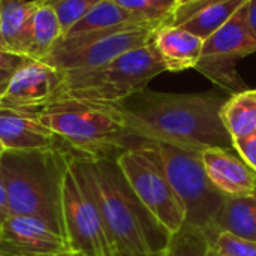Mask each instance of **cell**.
<instances>
[{
  "instance_id": "1",
  "label": "cell",
  "mask_w": 256,
  "mask_h": 256,
  "mask_svg": "<svg viewBox=\"0 0 256 256\" xmlns=\"http://www.w3.org/2000/svg\"><path fill=\"white\" fill-rule=\"evenodd\" d=\"M226 98L216 93H159L144 90L122 102L136 141L202 152L234 148L220 118Z\"/></svg>"
},
{
  "instance_id": "2",
  "label": "cell",
  "mask_w": 256,
  "mask_h": 256,
  "mask_svg": "<svg viewBox=\"0 0 256 256\" xmlns=\"http://www.w3.org/2000/svg\"><path fill=\"white\" fill-rule=\"evenodd\" d=\"M70 165L98 204L111 242L136 256H158L170 237L142 207L116 158H86L70 150Z\"/></svg>"
},
{
  "instance_id": "3",
  "label": "cell",
  "mask_w": 256,
  "mask_h": 256,
  "mask_svg": "<svg viewBox=\"0 0 256 256\" xmlns=\"http://www.w3.org/2000/svg\"><path fill=\"white\" fill-rule=\"evenodd\" d=\"M70 160V148L62 141L45 150H4L0 156L10 214L42 219L63 232L62 192Z\"/></svg>"
},
{
  "instance_id": "4",
  "label": "cell",
  "mask_w": 256,
  "mask_h": 256,
  "mask_svg": "<svg viewBox=\"0 0 256 256\" xmlns=\"http://www.w3.org/2000/svg\"><path fill=\"white\" fill-rule=\"evenodd\" d=\"M39 120L78 156L117 158L136 141L122 104L56 99L34 110Z\"/></svg>"
},
{
  "instance_id": "5",
  "label": "cell",
  "mask_w": 256,
  "mask_h": 256,
  "mask_svg": "<svg viewBox=\"0 0 256 256\" xmlns=\"http://www.w3.org/2000/svg\"><path fill=\"white\" fill-rule=\"evenodd\" d=\"M164 72H166V68L152 40L100 68L64 72V80L56 99L74 98L122 104L134 94L144 92L148 82Z\"/></svg>"
},
{
  "instance_id": "6",
  "label": "cell",
  "mask_w": 256,
  "mask_h": 256,
  "mask_svg": "<svg viewBox=\"0 0 256 256\" xmlns=\"http://www.w3.org/2000/svg\"><path fill=\"white\" fill-rule=\"evenodd\" d=\"M116 162L142 207L168 237L180 231L186 224V210L168 178L156 142L140 141L123 150Z\"/></svg>"
},
{
  "instance_id": "7",
  "label": "cell",
  "mask_w": 256,
  "mask_h": 256,
  "mask_svg": "<svg viewBox=\"0 0 256 256\" xmlns=\"http://www.w3.org/2000/svg\"><path fill=\"white\" fill-rule=\"evenodd\" d=\"M156 28L153 26L123 24L63 36L40 62L63 72L96 69L134 48L150 44Z\"/></svg>"
},
{
  "instance_id": "8",
  "label": "cell",
  "mask_w": 256,
  "mask_h": 256,
  "mask_svg": "<svg viewBox=\"0 0 256 256\" xmlns=\"http://www.w3.org/2000/svg\"><path fill=\"white\" fill-rule=\"evenodd\" d=\"M168 178L186 210V224L204 230L213 240V224L226 196L210 182L200 152L158 144Z\"/></svg>"
},
{
  "instance_id": "9",
  "label": "cell",
  "mask_w": 256,
  "mask_h": 256,
  "mask_svg": "<svg viewBox=\"0 0 256 256\" xmlns=\"http://www.w3.org/2000/svg\"><path fill=\"white\" fill-rule=\"evenodd\" d=\"M62 216L64 240L72 254L105 256L114 249L98 204L70 160L63 178Z\"/></svg>"
},
{
  "instance_id": "10",
  "label": "cell",
  "mask_w": 256,
  "mask_h": 256,
  "mask_svg": "<svg viewBox=\"0 0 256 256\" xmlns=\"http://www.w3.org/2000/svg\"><path fill=\"white\" fill-rule=\"evenodd\" d=\"M256 52V39L248 24L246 4L202 44L195 69L222 90L234 94L248 90L236 63Z\"/></svg>"
},
{
  "instance_id": "11",
  "label": "cell",
  "mask_w": 256,
  "mask_h": 256,
  "mask_svg": "<svg viewBox=\"0 0 256 256\" xmlns=\"http://www.w3.org/2000/svg\"><path fill=\"white\" fill-rule=\"evenodd\" d=\"M64 72L40 60L20 68L0 96V108L39 110L57 98Z\"/></svg>"
},
{
  "instance_id": "12",
  "label": "cell",
  "mask_w": 256,
  "mask_h": 256,
  "mask_svg": "<svg viewBox=\"0 0 256 256\" xmlns=\"http://www.w3.org/2000/svg\"><path fill=\"white\" fill-rule=\"evenodd\" d=\"M70 252L62 234L34 216L10 214L0 228V256H50Z\"/></svg>"
},
{
  "instance_id": "13",
  "label": "cell",
  "mask_w": 256,
  "mask_h": 256,
  "mask_svg": "<svg viewBox=\"0 0 256 256\" xmlns=\"http://www.w3.org/2000/svg\"><path fill=\"white\" fill-rule=\"evenodd\" d=\"M212 184L225 196L256 194V172L234 148L212 147L200 152Z\"/></svg>"
},
{
  "instance_id": "14",
  "label": "cell",
  "mask_w": 256,
  "mask_h": 256,
  "mask_svg": "<svg viewBox=\"0 0 256 256\" xmlns=\"http://www.w3.org/2000/svg\"><path fill=\"white\" fill-rule=\"evenodd\" d=\"M0 141L4 150H45L62 142L34 110L12 108H0Z\"/></svg>"
},
{
  "instance_id": "15",
  "label": "cell",
  "mask_w": 256,
  "mask_h": 256,
  "mask_svg": "<svg viewBox=\"0 0 256 256\" xmlns=\"http://www.w3.org/2000/svg\"><path fill=\"white\" fill-rule=\"evenodd\" d=\"M249 0H192L177 4L166 24L178 26L206 40Z\"/></svg>"
},
{
  "instance_id": "16",
  "label": "cell",
  "mask_w": 256,
  "mask_h": 256,
  "mask_svg": "<svg viewBox=\"0 0 256 256\" xmlns=\"http://www.w3.org/2000/svg\"><path fill=\"white\" fill-rule=\"evenodd\" d=\"M202 44L204 40L200 36L171 24L158 27L153 36V45L164 62L166 72L195 69L201 58Z\"/></svg>"
},
{
  "instance_id": "17",
  "label": "cell",
  "mask_w": 256,
  "mask_h": 256,
  "mask_svg": "<svg viewBox=\"0 0 256 256\" xmlns=\"http://www.w3.org/2000/svg\"><path fill=\"white\" fill-rule=\"evenodd\" d=\"M36 0H0V32L8 50L32 57Z\"/></svg>"
},
{
  "instance_id": "18",
  "label": "cell",
  "mask_w": 256,
  "mask_h": 256,
  "mask_svg": "<svg viewBox=\"0 0 256 256\" xmlns=\"http://www.w3.org/2000/svg\"><path fill=\"white\" fill-rule=\"evenodd\" d=\"M220 232L256 242V194L226 196L213 224V240Z\"/></svg>"
},
{
  "instance_id": "19",
  "label": "cell",
  "mask_w": 256,
  "mask_h": 256,
  "mask_svg": "<svg viewBox=\"0 0 256 256\" xmlns=\"http://www.w3.org/2000/svg\"><path fill=\"white\" fill-rule=\"evenodd\" d=\"M220 118L232 141L256 134V88H248L226 98Z\"/></svg>"
},
{
  "instance_id": "20",
  "label": "cell",
  "mask_w": 256,
  "mask_h": 256,
  "mask_svg": "<svg viewBox=\"0 0 256 256\" xmlns=\"http://www.w3.org/2000/svg\"><path fill=\"white\" fill-rule=\"evenodd\" d=\"M123 24H140V26L160 27L158 24L148 22V21L134 15L132 12L118 6L112 0H102L86 16H82L64 36L80 34V33H86V32L105 30V28H111V27L123 26Z\"/></svg>"
},
{
  "instance_id": "21",
  "label": "cell",
  "mask_w": 256,
  "mask_h": 256,
  "mask_svg": "<svg viewBox=\"0 0 256 256\" xmlns=\"http://www.w3.org/2000/svg\"><path fill=\"white\" fill-rule=\"evenodd\" d=\"M62 38L63 30L56 10L46 3H39L33 16L32 57L34 60H42Z\"/></svg>"
},
{
  "instance_id": "22",
  "label": "cell",
  "mask_w": 256,
  "mask_h": 256,
  "mask_svg": "<svg viewBox=\"0 0 256 256\" xmlns=\"http://www.w3.org/2000/svg\"><path fill=\"white\" fill-rule=\"evenodd\" d=\"M212 244L213 240L204 230L184 224L180 231L170 236L158 256H210Z\"/></svg>"
},
{
  "instance_id": "23",
  "label": "cell",
  "mask_w": 256,
  "mask_h": 256,
  "mask_svg": "<svg viewBox=\"0 0 256 256\" xmlns=\"http://www.w3.org/2000/svg\"><path fill=\"white\" fill-rule=\"evenodd\" d=\"M118 6L132 12L134 15L158 24L164 26L168 22L172 10L177 6L176 0H112Z\"/></svg>"
},
{
  "instance_id": "24",
  "label": "cell",
  "mask_w": 256,
  "mask_h": 256,
  "mask_svg": "<svg viewBox=\"0 0 256 256\" xmlns=\"http://www.w3.org/2000/svg\"><path fill=\"white\" fill-rule=\"evenodd\" d=\"M99 2L102 0H45L42 3L50 4L56 10L64 36Z\"/></svg>"
},
{
  "instance_id": "25",
  "label": "cell",
  "mask_w": 256,
  "mask_h": 256,
  "mask_svg": "<svg viewBox=\"0 0 256 256\" xmlns=\"http://www.w3.org/2000/svg\"><path fill=\"white\" fill-rule=\"evenodd\" d=\"M212 249L218 256H256V242L220 232L213 240Z\"/></svg>"
},
{
  "instance_id": "26",
  "label": "cell",
  "mask_w": 256,
  "mask_h": 256,
  "mask_svg": "<svg viewBox=\"0 0 256 256\" xmlns=\"http://www.w3.org/2000/svg\"><path fill=\"white\" fill-rule=\"evenodd\" d=\"M232 146L238 156L256 172V134L232 141Z\"/></svg>"
},
{
  "instance_id": "27",
  "label": "cell",
  "mask_w": 256,
  "mask_h": 256,
  "mask_svg": "<svg viewBox=\"0 0 256 256\" xmlns=\"http://www.w3.org/2000/svg\"><path fill=\"white\" fill-rule=\"evenodd\" d=\"M9 216H10V210H9V201H8V190H6L3 172L0 168V228Z\"/></svg>"
},
{
  "instance_id": "28",
  "label": "cell",
  "mask_w": 256,
  "mask_h": 256,
  "mask_svg": "<svg viewBox=\"0 0 256 256\" xmlns=\"http://www.w3.org/2000/svg\"><path fill=\"white\" fill-rule=\"evenodd\" d=\"M246 14H248V24L256 39V0H249L246 3Z\"/></svg>"
},
{
  "instance_id": "29",
  "label": "cell",
  "mask_w": 256,
  "mask_h": 256,
  "mask_svg": "<svg viewBox=\"0 0 256 256\" xmlns=\"http://www.w3.org/2000/svg\"><path fill=\"white\" fill-rule=\"evenodd\" d=\"M72 256H84V255L72 254ZM105 256H136V255H135V254H132V252H129V250H126V249H123V248L114 246V249H112L108 255H105Z\"/></svg>"
},
{
  "instance_id": "30",
  "label": "cell",
  "mask_w": 256,
  "mask_h": 256,
  "mask_svg": "<svg viewBox=\"0 0 256 256\" xmlns=\"http://www.w3.org/2000/svg\"><path fill=\"white\" fill-rule=\"evenodd\" d=\"M14 74H9V72H0V96L3 94V92L6 90L10 78H12Z\"/></svg>"
},
{
  "instance_id": "31",
  "label": "cell",
  "mask_w": 256,
  "mask_h": 256,
  "mask_svg": "<svg viewBox=\"0 0 256 256\" xmlns=\"http://www.w3.org/2000/svg\"><path fill=\"white\" fill-rule=\"evenodd\" d=\"M0 51H9L6 42H4V39H3V36H2V32H0Z\"/></svg>"
},
{
  "instance_id": "32",
  "label": "cell",
  "mask_w": 256,
  "mask_h": 256,
  "mask_svg": "<svg viewBox=\"0 0 256 256\" xmlns=\"http://www.w3.org/2000/svg\"><path fill=\"white\" fill-rule=\"evenodd\" d=\"M50 256H72V252H62V254H56V255Z\"/></svg>"
},
{
  "instance_id": "33",
  "label": "cell",
  "mask_w": 256,
  "mask_h": 256,
  "mask_svg": "<svg viewBox=\"0 0 256 256\" xmlns=\"http://www.w3.org/2000/svg\"><path fill=\"white\" fill-rule=\"evenodd\" d=\"M4 153V147H3V144H2V141H0V156Z\"/></svg>"
},
{
  "instance_id": "34",
  "label": "cell",
  "mask_w": 256,
  "mask_h": 256,
  "mask_svg": "<svg viewBox=\"0 0 256 256\" xmlns=\"http://www.w3.org/2000/svg\"><path fill=\"white\" fill-rule=\"evenodd\" d=\"M188 2H192V0H178V4H182V3H188Z\"/></svg>"
},
{
  "instance_id": "35",
  "label": "cell",
  "mask_w": 256,
  "mask_h": 256,
  "mask_svg": "<svg viewBox=\"0 0 256 256\" xmlns=\"http://www.w3.org/2000/svg\"><path fill=\"white\" fill-rule=\"evenodd\" d=\"M210 256H218L214 252H213V249H212V254H210Z\"/></svg>"
},
{
  "instance_id": "36",
  "label": "cell",
  "mask_w": 256,
  "mask_h": 256,
  "mask_svg": "<svg viewBox=\"0 0 256 256\" xmlns=\"http://www.w3.org/2000/svg\"><path fill=\"white\" fill-rule=\"evenodd\" d=\"M38 3H42V2H45V0H36Z\"/></svg>"
},
{
  "instance_id": "37",
  "label": "cell",
  "mask_w": 256,
  "mask_h": 256,
  "mask_svg": "<svg viewBox=\"0 0 256 256\" xmlns=\"http://www.w3.org/2000/svg\"><path fill=\"white\" fill-rule=\"evenodd\" d=\"M176 2H177V4H178V0H176Z\"/></svg>"
}]
</instances>
